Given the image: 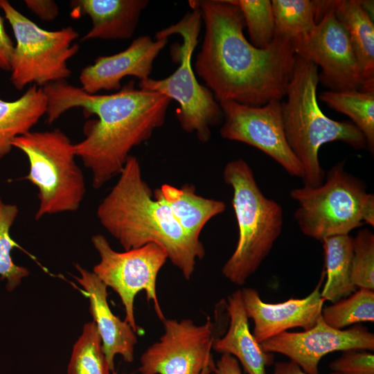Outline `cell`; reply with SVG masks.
Returning a JSON list of instances; mask_svg holds the SVG:
<instances>
[{
  "instance_id": "1",
  "label": "cell",
  "mask_w": 374,
  "mask_h": 374,
  "mask_svg": "<svg viewBox=\"0 0 374 374\" xmlns=\"http://www.w3.org/2000/svg\"><path fill=\"white\" fill-rule=\"evenodd\" d=\"M205 31L195 71L218 102L260 107L285 96L295 53L292 41L274 36L265 48L245 37V24L234 0H193Z\"/></svg>"
},
{
  "instance_id": "2",
  "label": "cell",
  "mask_w": 374,
  "mask_h": 374,
  "mask_svg": "<svg viewBox=\"0 0 374 374\" xmlns=\"http://www.w3.org/2000/svg\"><path fill=\"white\" fill-rule=\"evenodd\" d=\"M134 80L111 94H91L66 80L43 87L47 100L46 122L57 120L72 108H82L87 122L85 137L74 143L75 155L92 174L99 189L119 175L133 148L148 140L166 121L171 99L159 93L136 89Z\"/></svg>"
},
{
  "instance_id": "3",
  "label": "cell",
  "mask_w": 374,
  "mask_h": 374,
  "mask_svg": "<svg viewBox=\"0 0 374 374\" xmlns=\"http://www.w3.org/2000/svg\"><path fill=\"white\" fill-rule=\"evenodd\" d=\"M118 179L99 204L96 215L102 226L125 251L148 243L161 246L168 259L189 280L196 260L205 249L200 240L187 235L157 190L143 178L138 159L130 155Z\"/></svg>"
},
{
  "instance_id": "4",
  "label": "cell",
  "mask_w": 374,
  "mask_h": 374,
  "mask_svg": "<svg viewBox=\"0 0 374 374\" xmlns=\"http://www.w3.org/2000/svg\"><path fill=\"white\" fill-rule=\"evenodd\" d=\"M319 82L317 66L295 55L287 99L280 102L281 116L287 143L303 168V186L310 187L321 185L325 179L319 160L321 145L341 141L355 150L367 146L365 137L352 122L335 121L321 111L317 97Z\"/></svg>"
},
{
  "instance_id": "5",
  "label": "cell",
  "mask_w": 374,
  "mask_h": 374,
  "mask_svg": "<svg viewBox=\"0 0 374 374\" xmlns=\"http://www.w3.org/2000/svg\"><path fill=\"white\" fill-rule=\"evenodd\" d=\"M223 178L233 189L232 206L238 240L222 273L232 283L242 285L257 271L279 237L283 211L278 203L264 195L252 169L244 159L227 163Z\"/></svg>"
},
{
  "instance_id": "6",
  "label": "cell",
  "mask_w": 374,
  "mask_h": 374,
  "mask_svg": "<svg viewBox=\"0 0 374 374\" xmlns=\"http://www.w3.org/2000/svg\"><path fill=\"white\" fill-rule=\"evenodd\" d=\"M177 24L158 31L156 37H167L178 34L182 44L172 46V55L178 68L163 79L148 78L139 81V88L159 93L179 104L176 116L182 130L195 134L198 140L206 143L211 136V127L217 125L223 118L220 103L211 91L199 83L193 71L191 60L198 43L202 17L199 10L191 7Z\"/></svg>"
},
{
  "instance_id": "7",
  "label": "cell",
  "mask_w": 374,
  "mask_h": 374,
  "mask_svg": "<svg viewBox=\"0 0 374 374\" xmlns=\"http://www.w3.org/2000/svg\"><path fill=\"white\" fill-rule=\"evenodd\" d=\"M12 147L20 150L29 163L23 179L38 189L36 220L79 208L86 193L84 179L75 162L74 143L62 131H30L16 137Z\"/></svg>"
},
{
  "instance_id": "8",
  "label": "cell",
  "mask_w": 374,
  "mask_h": 374,
  "mask_svg": "<svg viewBox=\"0 0 374 374\" xmlns=\"http://www.w3.org/2000/svg\"><path fill=\"white\" fill-rule=\"evenodd\" d=\"M0 7L16 41L10 67L13 87L20 91L30 84L43 88L66 80L71 74L67 62L80 48L73 43L78 32L71 26L43 29L6 0H0Z\"/></svg>"
},
{
  "instance_id": "9",
  "label": "cell",
  "mask_w": 374,
  "mask_h": 374,
  "mask_svg": "<svg viewBox=\"0 0 374 374\" xmlns=\"http://www.w3.org/2000/svg\"><path fill=\"white\" fill-rule=\"evenodd\" d=\"M367 194L364 183L345 170L344 161L328 170L321 185L290 191L298 205L294 216L300 230L321 242L348 235L363 224L362 211Z\"/></svg>"
},
{
  "instance_id": "10",
  "label": "cell",
  "mask_w": 374,
  "mask_h": 374,
  "mask_svg": "<svg viewBox=\"0 0 374 374\" xmlns=\"http://www.w3.org/2000/svg\"><path fill=\"white\" fill-rule=\"evenodd\" d=\"M91 242L100 260L93 272L119 296L125 312V321L135 332L138 331L134 314L136 295L144 290L148 302L152 301L159 319H166L157 294V275L168 259L166 251L155 243L124 252H118L101 234L92 236Z\"/></svg>"
},
{
  "instance_id": "11",
  "label": "cell",
  "mask_w": 374,
  "mask_h": 374,
  "mask_svg": "<svg viewBox=\"0 0 374 374\" xmlns=\"http://www.w3.org/2000/svg\"><path fill=\"white\" fill-rule=\"evenodd\" d=\"M337 2L312 31L292 40V48L296 55L321 69L319 82L330 91L360 90L364 81L348 33L335 17Z\"/></svg>"
},
{
  "instance_id": "12",
  "label": "cell",
  "mask_w": 374,
  "mask_h": 374,
  "mask_svg": "<svg viewBox=\"0 0 374 374\" xmlns=\"http://www.w3.org/2000/svg\"><path fill=\"white\" fill-rule=\"evenodd\" d=\"M281 100H272L260 107L220 102L224 139L251 145L276 161L289 175L303 179L301 163L291 150L284 131Z\"/></svg>"
},
{
  "instance_id": "13",
  "label": "cell",
  "mask_w": 374,
  "mask_h": 374,
  "mask_svg": "<svg viewBox=\"0 0 374 374\" xmlns=\"http://www.w3.org/2000/svg\"><path fill=\"white\" fill-rule=\"evenodd\" d=\"M164 332L159 340L141 355L138 372L141 374H201L212 362L211 353L215 324L208 317L197 325L190 319H165Z\"/></svg>"
},
{
  "instance_id": "14",
  "label": "cell",
  "mask_w": 374,
  "mask_h": 374,
  "mask_svg": "<svg viewBox=\"0 0 374 374\" xmlns=\"http://www.w3.org/2000/svg\"><path fill=\"white\" fill-rule=\"evenodd\" d=\"M262 350L280 353L296 363L308 374H319L321 358L334 351L374 350V334L356 324L346 330L333 328L321 317L309 330L283 332L260 344Z\"/></svg>"
},
{
  "instance_id": "15",
  "label": "cell",
  "mask_w": 374,
  "mask_h": 374,
  "mask_svg": "<svg viewBox=\"0 0 374 374\" xmlns=\"http://www.w3.org/2000/svg\"><path fill=\"white\" fill-rule=\"evenodd\" d=\"M324 270L314 290L303 299L291 298L284 302H264L257 290L251 287L240 290L242 303L247 317L254 323L252 335L258 343L276 336L288 329L312 328L321 317L325 300L321 296V287L325 277Z\"/></svg>"
},
{
  "instance_id": "16",
  "label": "cell",
  "mask_w": 374,
  "mask_h": 374,
  "mask_svg": "<svg viewBox=\"0 0 374 374\" xmlns=\"http://www.w3.org/2000/svg\"><path fill=\"white\" fill-rule=\"evenodd\" d=\"M168 42L167 37L153 40L148 35H141L121 52L96 57L80 71V87L96 94L102 90L118 91L122 80L127 76H134L139 81L148 78L156 57Z\"/></svg>"
},
{
  "instance_id": "17",
  "label": "cell",
  "mask_w": 374,
  "mask_h": 374,
  "mask_svg": "<svg viewBox=\"0 0 374 374\" xmlns=\"http://www.w3.org/2000/svg\"><path fill=\"white\" fill-rule=\"evenodd\" d=\"M80 277H74L84 287L89 299V312L100 334L102 348L111 372L114 371V357L122 355L124 361H134L137 336L130 324L113 314L107 303V286L93 273L78 264Z\"/></svg>"
},
{
  "instance_id": "18",
  "label": "cell",
  "mask_w": 374,
  "mask_h": 374,
  "mask_svg": "<svg viewBox=\"0 0 374 374\" xmlns=\"http://www.w3.org/2000/svg\"><path fill=\"white\" fill-rule=\"evenodd\" d=\"M148 0H72L70 16L79 19L85 15L91 28L82 41L93 39H125L134 35Z\"/></svg>"
},
{
  "instance_id": "19",
  "label": "cell",
  "mask_w": 374,
  "mask_h": 374,
  "mask_svg": "<svg viewBox=\"0 0 374 374\" xmlns=\"http://www.w3.org/2000/svg\"><path fill=\"white\" fill-rule=\"evenodd\" d=\"M225 306L229 326L223 337L214 340L212 349L233 356L247 374H266V367L274 362V355L264 351L250 332L240 290L228 296Z\"/></svg>"
},
{
  "instance_id": "20",
  "label": "cell",
  "mask_w": 374,
  "mask_h": 374,
  "mask_svg": "<svg viewBox=\"0 0 374 374\" xmlns=\"http://www.w3.org/2000/svg\"><path fill=\"white\" fill-rule=\"evenodd\" d=\"M156 190L184 233L195 240H199L206 223L226 208L224 202L197 195L195 186L188 184L179 188L164 184Z\"/></svg>"
},
{
  "instance_id": "21",
  "label": "cell",
  "mask_w": 374,
  "mask_h": 374,
  "mask_svg": "<svg viewBox=\"0 0 374 374\" xmlns=\"http://www.w3.org/2000/svg\"><path fill=\"white\" fill-rule=\"evenodd\" d=\"M335 17L349 37L362 79L364 90H374V25L359 0H338Z\"/></svg>"
},
{
  "instance_id": "22",
  "label": "cell",
  "mask_w": 374,
  "mask_h": 374,
  "mask_svg": "<svg viewBox=\"0 0 374 374\" xmlns=\"http://www.w3.org/2000/svg\"><path fill=\"white\" fill-rule=\"evenodd\" d=\"M47 100L43 88L30 86L19 98H0V159L8 155L14 139L31 131L46 114Z\"/></svg>"
},
{
  "instance_id": "23",
  "label": "cell",
  "mask_w": 374,
  "mask_h": 374,
  "mask_svg": "<svg viewBox=\"0 0 374 374\" xmlns=\"http://www.w3.org/2000/svg\"><path fill=\"white\" fill-rule=\"evenodd\" d=\"M326 281L321 296L331 303L344 299L358 288L351 280L353 237L349 234L327 238L322 241Z\"/></svg>"
},
{
  "instance_id": "24",
  "label": "cell",
  "mask_w": 374,
  "mask_h": 374,
  "mask_svg": "<svg viewBox=\"0 0 374 374\" xmlns=\"http://www.w3.org/2000/svg\"><path fill=\"white\" fill-rule=\"evenodd\" d=\"M319 99L329 107L348 116L362 133L366 145L374 149V90L326 91Z\"/></svg>"
},
{
  "instance_id": "25",
  "label": "cell",
  "mask_w": 374,
  "mask_h": 374,
  "mask_svg": "<svg viewBox=\"0 0 374 374\" xmlns=\"http://www.w3.org/2000/svg\"><path fill=\"white\" fill-rule=\"evenodd\" d=\"M275 23L274 36L292 40L305 35L316 26L315 1H271Z\"/></svg>"
},
{
  "instance_id": "26",
  "label": "cell",
  "mask_w": 374,
  "mask_h": 374,
  "mask_svg": "<svg viewBox=\"0 0 374 374\" xmlns=\"http://www.w3.org/2000/svg\"><path fill=\"white\" fill-rule=\"evenodd\" d=\"M321 317L339 330L361 322L374 321V291L358 288L350 296L322 310Z\"/></svg>"
},
{
  "instance_id": "27",
  "label": "cell",
  "mask_w": 374,
  "mask_h": 374,
  "mask_svg": "<svg viewBox=\"0 0 374 374\" xmlns=\"http://www.w3.org/2000/svg\"><path fill=\"white\" fill-rule=\"evenodd\" d=\"M95 322L84 326L81 336L73 345L67 374H110Z\"/></svg>"
},
{
  "instance_id": "28",
  "label": "cell",
  "mask_w": 374,
  "mask_h": 374,
  "mask_svg": "<svg viewBox=\"0 0 374 374\" xmlns=\"http://www.w3.org/2000/svg\"><path fill=\"white\" fill-rule=\"evenodd\" d=\"M18 213L17 205L6 203L0 197V276L1 280H7L6 287L8 291L13 290L29 274L28 269L16 265L10 255L14 248L22 249L10 233Z\"/></svg>"
},
{
  "instance_id": "29",
  "label": "cell",
  "mask_w": 374,
  "mask_h": 374,
  "mask_svg": "<svg viewBox=\"0 0 374 374\" xmlns=\"http://www.w3.org/2000/svg\"><path fill=\"white\" fill-rule=\"evenodd\" d=\"M243 15L250 43L264 49L273 41L275 23L269 0H234Z\"/></svg>"
},
{
  "instance_id": "30",
  "label": "cell",
  "mask_w": 374,
  "mask_h": 374,
  "mask_svg": "<svg viewBox=\"0 0 374 374\" xmlns=\"http://www.w3.org/2000/svg\"><path fill=\"white\" fill-rule=\"evenodd\" d=\"M351 280L357 288L374 290V235L369 229L353 238Z\"/></svg>"
},
{
  "instance_id": "31",
  "label": "cell",
  "mask_w": 374,
  "mask_h": 374,
  "mask_svg": "<svg viewBox=\"0 0 374 374\" xmlns=\"http://www.w3.org/2000/svg\"><path fill=\"white\" fill-rule=\"evenodd\" d=\"M339 374H374V355L368 350H348L330 364Z\"/></svg>"
},
{
  "instance_id": "32",
  "label": "cell",
  "mask_w": 374,
  "mask_h": 374,
  "mask_svg": "<svg viewBox=\"0 0 374 374\" xmlns=\"http://www.w3.org/2000/svg\"><path fill=\"white\" fill-rule=\"evenodd\" d=\"M26 7L40 19L51 21L59 15L57 3L53 0H25Z\"/></svg>"
},
{
  "instance_id": "33",
  "label": "cell",
  "mask_w": 374,
  "mask_h": 374,
  "mask_svg": "<svg viewBox=\"0 0 374 374\" xmlns=\"http://www.w3.org/2000/svg\"><path fill=\"white\" fill-rule=\"evenodd\" d=\"M14 47L11 38L6 33L3 19L0 13V71H10Z\"/></svg>"
},
{
  "instance_id": "34",
  "label": "cell",
  "mask_w": 374,
  "mask_h": 374,
  "mask_svg": "<svg viewBox=\"0 0 374 374\" xmlns=\"http://www.w3.org/2000/svg\"><path fill=\"white\" fill-rule=\"evenodd\" d=\"M211 374H242L238 361L232 355L222 354Z\"/></svg>"
},
{
  "instance_id": "35",
  "label": "cell",
  "mask_w": 374,
  "mask_h": 374,
  "mask_svg": "<svg viewBox=\"0 0 374 374\" xmlns=\"http://www.w3.org/2000/svg\"><path fill=\"white\" fill-rule=\"evenodd\" d=\"M273 374H308L305 373L296 363L289 362H278L275 363ZM330 374H339L333 372Z\"/></svg>"
},
{
  "instance_id": "36",
  "label": "cell",
  "mask_w": 374,
  "mask_h": 374,
  "mask_svg": "<svg viewBox=\"0 0 374 374\" xmlns=\"http://www.w3.org/2000/svg\"><path fill=\"white\" fill-rule=\"evenodd\" d=\"M362 222L374 226V195L368 193L363 204L362 211Z\"/></svg>"
},
{
  "instance_id": "37",
  "label": "cell",
  "mask_w": 374,
  "mask_h": 374,
  "mask_svg": "<svg viewBox=\"0 0 374 374\" xmlns=\"http://www.w3.org/2000/svg\"><path fill=\"white\" fill-rule=\"evenodd\" d=\"M359 3L362 8L366 11V12L371 17V14H373V1H360Z\"/></svg>"
},
{
  "instance_id": "38",
  "label": "cell",
  "mask_w": 374,
  "mask_h": 374,
  "mask_svg": "<svg viewBox=\"0 0 374 374\" xmlns=\"http://www.w3.org/2000/svg\"><path fill=\"white\" fill-rule=\"evenodd\" d=\"M215 367L213 362H210L202 371L201 374H211Z\"/></svg>"
},
{
  "instance_id": "39",
  "label": "cell",
  "mask_w": 374,
  "mask_h": 374,
  "mask_svg": "<svg viewBox=\"0 0 374 374\" xmlns=\"http://www.w3.org/2000/svg\"><path fill=\"white\" fill-rule=\"evenodd\" d=\"M111 374H118V373H116V372H115V371H113V372H112V373H111ZM131 374H133V373H131Z\"/></svg>"
}]
</instances>
